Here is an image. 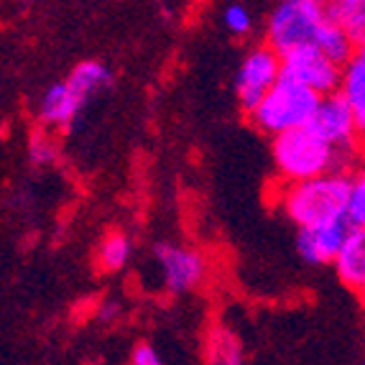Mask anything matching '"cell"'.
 <instances>
[{"mask_svg": "<svg viewBox=\"0 0 365 365\" xmlns=\"http://www.w3.org/2000/svg\"><path fill=\"white\" fill-rule=\"evenodd\" d=\"M350 182H353V174L335 171L309 182L281 184L276 192V205L297 230L337 222V220H345Z\"/></svg>", "mask_w": 365, "mask_h": 365, "instance_id": "cell-1", "label": "cell"}, {"mask_svg": "<svg viewBox=\"0 0 365 365\" xmlns=\"http://www.w3.org/2000/svg\"><path fill=\"white\" fill-rule=\"evenodd\" d=\"M271 161H274L279 184L309 182V179L327 177L335 171L350 174V166L355 164V158L335 151L309 125L271 138Z\"/></svg>", "mask_w": 365, "mask_h": 365, "instance_id": "cell-2", "label": "cell"}, {"mask_svg": "<svg viewBox=\"0 0 365 365\" xmlns=\"http://www.w3.org/2000/svg\"><path fill=\"white\" fill-rule=\"evenodd\" d=\"M332 24L327 3L319 0H281L266 13L263 43L284 56L302 49H317Z\"/></svg>", "mask_w": 365, "mask_h": 365, "instance_id": "cell-3", "label": "cell"}, {"mask_svg": "<svg viewBox=\"0 0 365 365\" xmlns=\"http://www.w3.org/2000/svg\"><path fill=\"white\" fill-rule=\"evenodd\" d=\"M322 98L309 92L307 87L297 85L292 79L281 77V82L268 92L266 98L248 113L253 128L261 130L268 138H279L292 130L307 128L314 118Z\"/></svg>", "mask_w": 365, "mask_h": 365, "instance_id": "cell-4", "label": "cell"}, {"mask_svg": "<svg viewBox=\"0 0 365 365\" xmlns=\"http://www.w3.org/2000/svg\"><path fill=\"white\" fill-rule=\"evenodd\" d=\"M151 268L156 284L166 294H189L207 281L210 263L200 248L174 240H158L151 250Z\"/></svg>", "mask_w": 365, "mask_h": 365, "instance_id": "cell-5", "label": "cell"}, {"mask_svg": "<svg viewBox=\"0 0 365 365\" xmlns=\"http://www.w3.org/2000/svg\"><path fill=\"white\" fill-rule=\"evenodd\" d=\"M284 77V67H281V56L276 54L266 43H256L250 46L232 74V92H235L237 105L250 113L256 108L268 92L274 90Z\"/></svg>", "mask_w": 365, "mask_h": 365, "instance_id": "cell-6", "label": "cell"}, {"mask_svg": "<svg viewBox=\"0 0 365 365\" xmlns=\"http://www.w3.org/2000/svg\"><path fill=\"white\" fill-rule=\"evenodd\" d=\"M309 128L314 130L324 143L340 151L342 156L350 158H363L360 156V140H363V133H360L358 123H355V115L350 105L340 98V95H329V98H322L319 108H317L314 118H312Z\"/></svg>", "mask_w": 365, "mask_h": 365, "instance_id": "cell-7", "label": "cell"}, {"mask_svg": "<svg viewBox=\"0 0 365 365\" xmlns=\"http://www.w3.org/2000/svg\"><path fill=\"white\" fill-rule=\"evenodd\" d=\"M281 67H284V77L307 87V90L319 95V98H329V95L340 92L342 64L332 61L319 49L294 51V54L281 59Z\"/></svg>", "mask_w": 365, "mask_h": 365, "instance_id": "cell-8", "label": "cell"}, {"mask_svg": "<svg viewBox=\"0 0 365 365\" xmlns=\"http://www.w3.org/2000/svg\"><path fill=\"white\" fill-rule=\"evenodd\" d=\"M353 227L347 220L297 230V253L307 266H335Z\"/></svg>", "mask_w": 365, "mask_h": 365, "instance_id": "cell-9", "label": "cell"}, {"mask_svg": "<svg viewBox=\"0 0 365 365\" xmlns=\"http://www.w3.org/2000/svg\"><path fill=\"white\" fill-rule=\"evenodd\" d=\"M90 103L69 85L67 79L64 82H54L49 85L46 90L38 95V103H36V120L41 128L51 130H67L74 125V120L79 118L82 108Z\"/></svg>", "mask_w": 365, "mask_h": 365, "instance_id": "cell-10", "label": "cell"}, {"mask_svg": "<svg viewBox=\"0 0 365 365\" xmlns=\"http://www.w3.org/2000/svg\"><path fill=\"white\" fill-rule=\"evenodd\" d=\"M337 281L347 292L363 297L365 294V227H353L347 235L340 258L332 266Z\"/></svg>", "mask_w": 365, "mask_h": 365, "instance_id": "cell-11", "label": "cell"}, {"mask_svg": "<svg viewBox=\"0 0 365 365\" xmlns=\"http://www.w3.org/2000/svg\"><path fill=\"white\" fill-rule=\"evenodd\" d=\"M337 95L350 105L360 133H365V46H358L350 61L342 67V82Z\"/></svg>", "mask_w": 365, "mask_h": 365, "instance_id": "cell-12", "label": "cell"}, {"mask_svg": "<svg viewBox=\"0 0 365 365\" xmlns=\"http://www.w3.org/2000/svg\"><path fill=\"white\" fill-rule=\"evenodd\" d=\"M205 365H245V347L235 329L215 324L205 337Z\"/></svg>", "mask_w": 365, "mask_h": 365, "instance_id": "cell-13", "label": "cell"}, {"mask_svg": "<svg viewBox=\"0 0 365 365\" xmlns=\"http://www.w3.org/2000/svg\"><path fill=\"white\" fill-rule=\"evenodd\" d=\"M133 261V237L125 230H110L98 243L95 263L103 274H120Z\"/></svg>", "mask_w": 365, "mask_h": 365, "instance_id": "cell-14", "label": "cell"}, {"mask_svg": "<svg viewBox=\"0 0 365 365\" xmlns=\"http://www.w3.org/2000/svg\"><path fill=\"white\" fill-rule=\"evenodd\" d=\"M327 11L355 49L365 46V0H332Z\"/></svg>", "mask_w": 365, "mask_h": 365, "instance_id": "cell-15", "label": "cell"}, {"mask_svg": "<svg viewBox=\"0 0 365 365\" xmlns=\"http://www.w3.org/2000/svg\"><path fill=\"white\" fill-rule=\"evenodd\" d=\"M67 82L74 90L82 95L85 100H90L92 95L103 92L105 87L113 82V72L105 61L100 59H82L72 67V72L67 74Z\"/></svg>", "mask_w": 365, "mask_h": 365, "instance_id": "cell-16", "label": "cell"}, {"mask_svg": "<svg viewBox=\"0 0 365 365\" xmlns=\"http://www.w3.org/2000/svg\"><path fill=\"white\" fill-rule=\"evenodd\" d=\"M26 156L34 166L38 169H49L59 161V143H56L54 133L46 128H38L31 133L29 146H26Z\"/></svg>", "mask_w": 365, "mask_h": 365, "instance_id": "cell-17", "label": "cell"}, {"mask_svg": "<svg viewBox=\"0 0 365 365\" xmlns=\"http://www.w3.org/2000/svg\"><path fill=\"white\" fill-rule=\"evenodd\" d=\"M220 24H222V29H225L230 36L245 38L256 31V16H253V11H250L248 6H243V3H230V6H225L220 11Z\"/></svg>", "mask_w": 365, "mask_h": 365, "instance_id": "cell-18", "label": "cell"}, {"mask_svg": "<svg viewBox=\"0 0 365 365\" xmlns=\"http://www.w3.org/2000/svg\"><path fill=\"white\" fill-rule=\"evenodd\" d=\"M345 220L350 227H365V171L363 169L358 174H353V182H350Z\"/></svg>", "mask_w": 365, "mask_h": 365, "instance_id": "cell-19", "label": "cell"}, {"mask_svg": "<svg viewBox=\"0 0 365 365\" xmlns=\"http://www.w3.org/2000/svg\"><path fill=\"white\" fill-rule=\"evenodd\" d=\"M128 365H166L164 355L148 340H138L128 353Z\"/></svg>", "mask_w": 365, "mask_h": 365, "instance_id": "cell-20", "label": "cell"}, {"mask_svg": "<svg viewBox=\"0 0 365 365\" xmlns=\"http://www.w3.org/2000/svg\"><path fill=\"white\" fill-rule=\"evenodd\" d=\"M360 156H363V161H365V133H363V140H360Z\"/></svg>", "mask_w": 365, "mask_h": 365, "instance_id": "cell-21", "label": "cell"}, {"mask_svg": "<svg viewBox=\"0 0 365 365\" xmlns=\"http://www.w3.org/2000/svg\"><path fill=\"white\" fill-rule=\"evenodd\" d=\"M360 307H363V314H365V294L360 297Z\"/></svg>", "mask_w": 365, "mask_h": 365, "instance_id": "cell-22", "label": "cell"}, {"mask_svg": "<svg viewBox=\"0 0 365 365\" xmlns=\"http://www.w3.org/2000/svg\"><path fill=\"white\" fill-rule=\"evenodd\" d=\"M363 171H365V164H363Z\"/></svg>", "mask_w": 365, "mask_h": 365, "instance_id": "cell-23", "label": "cell"}, {"mask_svg": "<svg viewBox=\"0 0 365 365\" xmlns=\"http://www.w3.org/2000/svg\"><path fill=\"white\" fill-rule=\"evenodd\" d=\"M363 365H365V360H363Z\"/></svg>", "mask_w": 365, "mask_h": 365, "instance_id": "cell-24", "label": "cell"}]
</instances>
